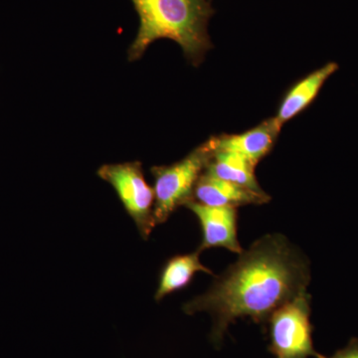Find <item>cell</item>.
I'll return each mask as SVG.
<instances>
[{
	"label": "cell",
	"mask_w": 358,
	"mask_h": 358,
	"mask_svg": "<svg viewBox=\"0 0 358 358\" xmlns=\"http://www.w3.org/2000/svg\"><path fill=\"white\" fill-rule=\"evenodd\" d=\"M282 126L274 117L266 120L245 133L212 136L208 141L212 150H229L242 155L257 166L270 154L278 140Z\"/></svg>",
	"instance_id": "cell-7"
},
{
	"label": "cell",
	"mask_w": 358,
	"mask_h": 358,
	"mask_svg": "<svg viewBox=\"0 0 358 358\" xmlns=\"http://www.w3.org/2000/svg\"><path fill=\"white\" fill-rule=\"evenodd\" d=\"M194 200L208 206L238 208L267 203L271 197L265 192H255L204 171L195 186Z\"/></svg>",
	"instance_id": "cell-8"
},
{
	"label": "cell",
	"mask_w": 358,
	"mask_h": 358,
	"mask_svg": "<svg viewBox=\"0 0 358 358\" xmlns=\"http://www.w3.org/2000/svg\"><path fill=\"white\" fill-rule=\"evenodd\" d=\"M200 254L201 252L196 250L193 253L174 256L167 261L160 272L155 301H160L169 294L187 288L197 273L213 275L210 268L205 267L200 261Z\"/></svg>",
	"instance_id": "cell-10"
},
{
	"label": "cell",
	"mask_w": 358,
	"mask_h": 358,
	"mask_svg": "<svg viewBox=\"0 0 358 358\" xmlns=\"http://www.w3.org/2000/svg\"><path fill=\"white\" fill-rule=\"evenodd\" d=\"M140 18L138 34L128 50L129 61L143 57L150 44L171 39L183 55L199 66L212 48L208 22L214 10L209 0H131Z\"/></svg>",
	"instance_id": "cell-2"
},
{
	"label": "cell",
	"mask_w": 358,
	"mask_h": 358,
	"mask_svg": "<svg viewBox=\"0 0 358 358\" xmlns=\"http://www.w3.org/2000/svg\"><path fill=\"white\" fill-rule=\"evenodd\" d=\"M212 154L206 141L171 166L152 167L157 225L166 222L176 209L194 200L195 186L208 166Z\"/></svg>",
	"instance_id": "cell-3"
},
{
	"label": "cell",
	"mask_w": 358,
	"mask_h": 358,
	"mask_svg": "<svg viewBox=\"0 0 358 358\" xmlns=\"http://www.w3.org/2000/svg\"><path fill=\"white\" fill-rule=\"evenodd\" d=\"M310 300L312 296L306 292L268 317V350L275 358H327L313 346Z\"/></svg>",
	"instance_id": "cell-4"
},
{
	"label": "cell",
	"mask_w": 358,
	"mask_h": 358,
	"mask_svg": "<svg viewBox=\"0 0 358 358\" xmlns=\"http://www.w3.org/2000/svg\"><path fill=\"white\" fill-rule=\"evenodd\" d=\"M212 152L210 162L205 169L206 173L255 192H264L256 178V166L248 159L229 150Z\"/></svg>",
	"instance_id": "cell-11"
},
{
	"label": "cell",
	"mask_w": 358,
	"mask_h": 358,
	"mask_svg": "<svg viewBox=\"0 0 358 358\" xmlns=\"http://www.w3.org/2000/svg\"><path fill=\"white\" fill-rule=\"evenodd\" d=\"M199 219L202 231V241L199 251L211 248H223L233 253L244 251L238 240L237 208L214 207L192 200L185 205Z\"/></svg>",
	"instance_id": "cell-6"
},
{
	"label": "cell",
	"mask_w": 358,
	"mask_h": 358,
	"mask_svg": "<svg viewBox=\"0 0 358 358\" xmlns=\"http://www.w3.org/2000/svg\"><path fill=\"white\" fill-rule=\"evenodd\" d=\"M310 282V263L300 250L281 234H268L244 250L206 293L187 301L183 312L210 313L211 341L220 345L235 320L266 324L275 310L306 293Z\"/></svg>",
	"instance_id": "cell-1"
},
{
	"label": "cell",
	"mask_w": 358,
	"mask_h": 358,
	"mask_svg": "<svg viewBox=\"0 0 358 358\" xmlns=\"http://www.w3.org/2000/svg\"><path fill=\"white\" fill-rule=\"evenodd\" d=\"M338 68L336 63H329L294 84L287 92L278 109L275 117L278 122L282 127L287 122L291 121L303 110L307 109L319 95L320 90L327 79L338 70Z\"/></svg>",
	"instance_id": "cell-9"
},
{
	"label": "cell",
	"mask_w": 358,
	"mask_h": 358,
	"mask_svg": "<svg viewBox=\"0 0 358 358\" xmlns=\"http://www.w3.org/2000/svg\"><path fill=\"white\" fill-rule=\"evenodd\" d=\"M96 174L113 186L141 236L148 240L157 226L155 190L145 179L141 162L105 164L98 169Z\"/></svg>",
	"instance_id": "cell-5"
},
{
	"label": "cell",
	"mask_w": 358,
	"mask_h": 358,
	"mask_svg": "<svg viewBox=\"0 0 358 358\" xmlns=\"http://www.w3.org/2000/svg\"><path fill=\"white\" fill-rule=\"evenodd\" d=\"M327 358H358V338L350 339L348 345L343 350L334 353L333 357Z\"/></svg>",
	"instance_id": "cell-12"
}]
</instances>
